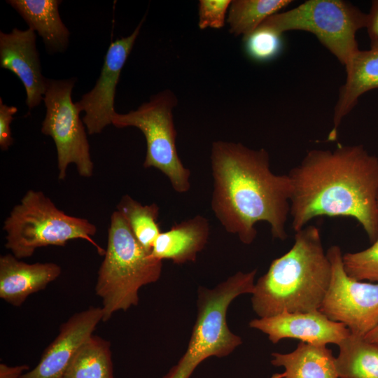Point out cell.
<instances>
[{"label": "cell", "mask_w": 378, "mask_h": 378, "mask_svg": "<svg viewBox=\"0 0 378 378\" xmlns=\"http://www.w3.org/2000/svg\"><path fill=\"white\" fill-rule=\"evenodd\" d=\"M295 232L316 217L357 220L372 244L378 238V158L363 145L312 149L288 174Z\"/></svg>", "instance_id": "cell-1"}, {"label": "cell", "mask_w": 378, "mask_h": 378, "mask_svg": "<svg viewBox=\"0 0 378 378\" xmlns=\"http://www.w3.org/2000/svg\"><path fill=\"white\" fill-rule=\"evenodd\" d=\"M270 160L265 149L241 143L218 141L211 146V209L226 232L244 244L255 240L261 221L270 225L274 239L287 238L291 183L288 174L272 172Z\"/></svg>", "instance_id": "cell-2"}, {"label": "cell", "mask_w": 378, "mask_h": 378, "mask_svg": "<svg viewBox=\"0 0 378 378\" xmlns=\"http://www.w3.org/2000/svg\"><path fill=\"white\" fill-rule=\"evenodd\" d=\"M332 276L320 229L307 225L295 232L292 247L272 260L255 284L251 304L259 318L284 312L319 310Z\"/></svg>", "instance_id": "cell-3"}, {"label": "cell", "mask_w": 378, "mask_h": 378, "mask_svg": "<svg viewBox=\"0 0 378 378\" xmlns=\"http://www.w3.org/2000/svg\"><path fill=\"white\" fill-rule=\"evenodd\" d=\"M104 256L95 292L102 300V321H106L115 312L127 311L138 304L140 288L160 279L162 260L139 244L117 210L111 216Z\"/></svg>", "instance_id": "cell-4"}, {"label": "cell", "mask_w": 378, "mask_h": 378, "mask_svg": "<svg viewBox=\"0 0 378 378\" xmlns=\"http://www.w3.org/2000/svg\"><path fill=\"white\" fill-rule=\"evenodd\" d=\"M256 273V269L238 272L214 288L199 287L197 319L188 348L162 378H190L202 361L211 356H227L242 343L228 328L226 315L237 297L252 294Z\"/></svg>", "instance_id": "cell-5"}, {"label": "cell", "mask_w": 378, "mask_h": 378, "mask_svg": "<svg viewBox=\"0 0 378 378\" xmlns=\"http://www.w3.org/2000/svg\"><path fill=\"white\" fill-rule=\"evenodd\" d=\"M5 246L17 258L31 257L41 247L64 246L71 239H84L100 255L102 248L92 238L97 227L88 219L69 216L59 209L43 192L29 190L4 222Z\"/></svg>", "instance_id": "cell-6"}, {"label": "cell", "mask_w": 378, "mask_h": 378, "mask_svg": "<svg viewBox=\"0 0 378 378\" xmlns=\"http://www.w3.org/2000/svg\"><path fill=\"white\" fill-rule=\"evenodd\" d=\"M368 13L342 0H308L295 8L267 18L259 27L281 34L302 30L314 34L344 66L359 50L356 38L366 28Z\"/></svg>", "instance_id": "cell-7"}, {"label": "cell", "mask_w": 378, "mask_h": 378, "mask_svg": "<svg viewBox=\"0 0 378 378\" xmlns=\"http://www.w3.org/2000/svg\"><path fill=\"white\" fill-rule=\"evenodd\" d=\"M176 104L175 94L166 90L136 110L125 114L115 113L112 125L118 128L139 129L145 136L147 146L144 167L159 169L169 178L175 191L183 193L190 188V172L181 162L176 147V131L172 112Z\"/></svg>", "instance_id": "cell-8"}, {"label": "cell", "mask_w": 378, "mask_h": 378, "mask_svg": "<svg viewBox=\"0 0 378 378\" xmlns=\"http://www.w3.org/2000/svg\"><path fill=\"white\" fill-rule=\"evenodd\" d=\"M76 79H48L43 101L46 113L41 132L50 136L56 146L58 178L63 180L70 164H74L80 176L93 174L94 164L80 111L71 98Z\"/></svg>", "instance_id": "cell-9"}, {"label": "cell", "mask_w": 378, "mask_h": 378, "mask_svg": "<svg viewBox=\"0 0 378 378\" xmlns=\"http://www.w3.org/2000/svg\"><path fill=\"white\" fill-rule=\"evenodd\" d=\"M326 253L332 276L319 311L330 320L344 324L351 334L364 337L378 326V284L349 276L340 246L333 245Z\"/></svg>", "instance_id": "cell-10"}, {"label": "cell", "mask_w": 378, "mask_h": 378, "mask_svg": "<svg viewBox=\"0 0 378 378\" xmlns=\"http://www.w3.org/2000/svg\"><path fill=\"white\" fill-rule=\"evenodd\" d=\"M143 22L130 36L111 43L94 87L75 103L80 112H85L82 120L89 134H99L112 124V118L116 113L114 109L116 86Z\"/></svg>", "instance_id": "cell-11"}, {"label": "cell", "mask_w": 378, "mask_h": 378, "mask_svg": "<svg viewBox=\"0 0 378 378\" xmlns=\"http://www.w3.org/2000/svg\"><path fill=\"white\" fill-rule=\"evenodd\" d=\"M249 326L266 334L273 344L283 339L293 338L314 345H339L351 334L344 324L330 320L319 310L284 312L255 318L250 321Z\"/></svg>", "instance_id": "cell-12"}, {"label": "cell", "mask_w": 378, "mask_h": 378, "mask_svg": "<svg viewBox=\"0 0 378 378\" xmlns=\"http://www.w3.org/2000/svg\"><path fill=\"white\" fill-rule=\"evenodd\" d=\"M102 319L100 307L75 313L60 326L59 334L44 350L38 365L21 378H64L76 351Z\"/></svg>", "instance_id": "cell-13"}, {"label": "cell", "mask_w": 378, "mask_h": 378, "mask_svg": "<svg viewBox=\"0 0 378 378\" xmlns=\"http://www.w3.org/2000/svg\"><path fill=\"white\" fill-rule=\"evenodd\" d=\"M0 66L21 80L29 109L43 100L48 79L41 73L34 29L14 28L10 33L0 31Z\"/></svg>", "instance_id": "cell-14"}, {"label": "cell", "mask_w": 378, "mask_h": 378, "mask_svg": "<svg viewBox=\"0 0 378 378\" xmlns=\"http://www.w3.org/2000/svg\"><path fill=\"white\" fill-rule=\"evenodd\" d=\"M61 267L54 262L29 264L12 253L0 257V298L20 307L27 297L44 289L61 274Z\"/></svg>", "instance_id": "cell-15"}, {"label": "cell", "mask_w": 378, "mask_h": 378, "mask_svg": "<svg viewBox=\"0 0 378 378\" xmlns=\"http://www.w3.org/2000/svg\"><path fill=\"white\" fill-rule=\"evenodd\" d=\"M346 78L340 87L333 113V126L327 140H337L342 119L356 105L359 97L378 88V41L370 42V48L359 50L345 66Z\"/></svg>", "instance_id": "cell-16"}, {"label": "cell", "mask_w": 378, "mask_h": 378, "mask_svg": "<svg viewBox=\"0 0 378 378\" xmlns=\"http://www.w3.org/2000/svg\"><path fill=\"white\" fill-rule=\"evenodd\" d=\"M207 218L197 215L176 223L157 237L151 255L159 260H171L175 264L195 262L197 253L206 246L209 235Z\"/></svg>", "instance_id": "cell-17"}, {"label": "cell", "mask_w": 378, "mask_h": 378, "mask_svg": "<svg viewBox=\"0 0 378 378\" xmlns=\"http://www.w3.org/2000/svg\"><path fill=\"white\" fill-rule=\"evenodd\" d=\"M272 357L271 363L284 372L271 378H339L335 358L326 346L300 342L294 351L274 352Z\"/></svg>", "instance_id": "cell-18"}, {"label": "cell", "mask_w": 378, "mask_h": 378, "mask_svg": "<svg viewBox=\"0 0 378 378\" xmlns=\"http://www.w3.org/2000/svg\"><path fill=\"white\" fill-rule=\"evenodd\" d=\"M59 0H9L29 28L36 31L50 52H63L69 44L70 32L62 22Z\"/></svg>", "instance_id": "cell-19"}, {"label": "cell", "mask_w": 378, "mask_h": 378, "mask_svg": "<svg viewBox=\"0 0 378 378\" xmlns=\"http://www.w3.org/2000/svg\"><path fill=\"white\" fill-rule=\"evenodd\" d=\"M338 346L339 378H378V345L351 333Z\"/></svg>", "instance_id": "cell-20"}, {"label": "cell", "mask_w": 378, "mask_h": 378, "mask_svg": "<svg viewBox=\"0 0 378 378\" xmlns=\"http://www.w3.org/2000/svg\"><path fill=\"white\" fill-rule=\"evenodd\" d=\"M64 378H114L110 342L92 335L76 351Z\"/></svg>", "instance_id": "cell-21"}, {"label": "cell", "mask_w": 378, "mask_h": 378, "mask_svg": "<svg viewBox=\"0 0 378 378\" xmlns=\"http://www.w3.org/2000/svg\"><path fill=\"white\" fill-rule=\"evenodd\" d=\"M290 0H234L229 7L227 22L234 36L246 37L270 16L288 6Z\"/></svg>", "instance_id": "cell-22"}, {"label": "cell", "mask_w": 378, "mask_h": 378, "mask_svg": "<svg viewBox=\"0 0 378 378\" xmlns=\"http://www.w3.org/2000/svg\"><path fill=\"white\" fill-rule=\"evenodd\" d=\"M117 211L125 218L139 244L148 251L160 234L158 218L159 207L155 203L143 205L128 195L122 197Z\"/></svg>", "instance_id": "cell-23"}, {"label": "cell", "mask_w": 378, "mask_h": 378, "mask_svg": "<svg viewBox=\"0 0 378 378\" xmlns=\"http://www.w3.org/2000/svg\"><path fill=\"white\" fill-rule=\"evenodd\" d=\"M342 260L349 276L378 284V238L366 249L344 253Z\"/></svg>", "instance_id": "cell-24"}, {"label": "cell", "mask_w": 378, "mask_h": 378, "mask_svg": "<svg viewBox=\"0 0 378 378\" xmlns=\"http://www.w3.org/2000/svg\"><path fill=\"white\" fill-rule=\"evenodd\" d=\"M281 34L264 27H258L244 38L246 54L251 59L265 62L276 57L282 48Z\"/></svg>", "instance_id": "cell-25"}, {"label": "cell", "mask_w": 378, "mask_h": 378, "mask_svg": "<svg viewBox=\"0 0 378 378\" xmlns=\"http://www.w3.org/2000/svg\"><path fill=\"white\" fill-rule=\"evenodd\" d=\"M231 2L230 0H200L199 1V28L200 29L209 27L222 28Z\"/></svg>", "instance_id": "cell-26"}, {"label": "cell", "mask_w": 378, "mask_h": 378, "mask_svg": "<svg viewBox=\"0 0 378 378\" xmlns=\"http://www.w3.org/2000/svg\"><path fill=\"white\" fill-rule=\"evenodd\" d=\"M17 111L16 106L4 104L2 99L0 98V148L2 150L8 149L13 143L10 125L13 119V115Z\"/></svg>", "instance_id": "cell-27"}, {"label": "cell", "mask_w": 378, "mask_h": 378, "mask_svg": "<svg viewBox=\"0 0 378 378\" xmlns=\"http://www.w3.org/2000/svg\"><path fill=\"white\" fill-rule=\"evenodd\" d=\"M366 29L370 42L378 41V0L372 1L370 11L368 13Z\"/></svg>", "instance_id": "cell-28"}, {"label": "cell", "mask_w": 378, "mask_h": 378, "mask_svg": "<svg viewBox=\"0 0 378 378\" xmlns=\"http://www.w3.org/2000/svg\"><path fill=\"white\" fill-rule=\"evenodd\" d=\"M29 369V368L27 365L10 367L5 363H1L0 378H21L23 372Z\"/></svg>", "instance_id": "cell-29"}, {"label": "cell", "mask_w": 378, "mask_h": 378, "mask_svg": "<svg viewBox=\"0 0 378 378\" xmlns=\"http://www.w3.org/2000/svg\"><path fill=\"white\" fill-rule=\"evenodd\" d=\"M363 338L369 342L378 345V326L365 335Z\"/></svg>", "instance_id": "cell-30"}]
</instances>
